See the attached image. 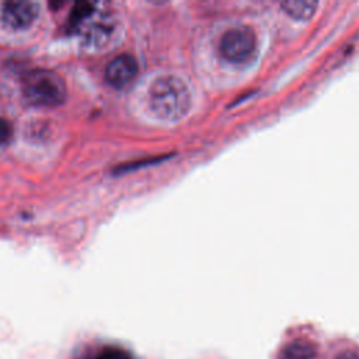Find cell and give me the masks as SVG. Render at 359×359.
I'll use <instances>...</instances> for the list:
<instances>
[{"label":"cell","mask_w":359,"mask_h":359,"mask_svg":"<svg viewBox=\"0 0 359 359\" xmlns=\"http://www.w3.org/2000/svg\"><path fill=\"white\" fill-rule=\"evenodd\" d=\"M316 355V347L306 340H296L288 344L278 359H312Z\"/></svg>","instance_id":"8"},{"label":"cell","mask_w":359,"mask_h":359,"mask_svg":"<svg viewBox=\"0 0 359 359\" xmlns=\"http://www.w3.org/2000/svg\"><path fill=\"white\" fill-rule=\"evenodd\" d=\"M26 98L40 107L61 105L67 98V85L58 73L48 69L30 72L23 82Z\"/></svg>","instance_id":"2"},{"label":"cell","mask_w":359,"mask_h":359,"mask_svg":"<svg viewBox=\"0 0 359 359\" xmlns=\"http://www.w3.org/2000/svg\"><path fill=\"white\" fill-rule=\"evenodd\" d=\"M257 37L250 27H234L223 34L219 42V52L226 61L240 65L254 58Z\"/></svg>","instance_id":"3"},{"label":"cell","mask_w":359,"mask_h":359,"mask_svg":"<svg viewBox=\"0 0 359 359\" xmlns=\"http://www.w3.org/2000/svg\"><path fill=\"white\" fill-rule=\"evenodd\" d=\"M283 12L296 20H309L315 16L317 2L312 0H288L281 3Z\"/></svg>","instance_id":"7"},{"label":"cell","mask_w":359,"mask_h":359,"mask_svg":"<svg viewBox=\"0 0 359 359\" xmlns=\"http://www.w3.org/2000/svg\"><path fill=\"white\" fill-rule=\"evenodd\" d=\"M13 137V128L8 119L0 116V146H5Z\"/></svg>","instance_id":"9"},{"label":"cell","mask_w":359,"mask_h":359,"mask_svg":"<svg viewBox=\"0 0 359 359\" xmlns=\"http://www.w3.org/2000/svg\"><path fill=\"white\" fill-rule=\"evenodd\" d=\"M75 27L79 30V33L85 35V38L90 44L103 46L105 42L110 41L115 31V20L112 13L94 9V12L89 17H86Z\"/></svg>","instance_id":"5"},{"label":"cell","mask_w":359,"mask_h":359,"mask_svg":"<svg viewBox=\"0 0 359 359\" xmlns=\"http://www.w3.org/2000/svg\"><path fill=\"white\" fill-rule=\"evenodd\" d=\"M337 359H359V355H356L355 352H344Z\"/></svg>","instance_id":"11"},{"label":"cell","mask_w":359,"mask_h":359,"mask_svg":"<svg viewBox=\"0 0 359 359\" xmlns=\"http://www.w3.org/2000/svg\"><path fill=\"white\" fill-rule=\"evenodd\" d=\"M94 359H127L125 353L123 351H118L114 348H108L105 351H103L97 358Z\"/></svg>","instance_id":"10"},{"label":"cell","mask_w":359,"mask_h":359,"mask_svg":"<svg viewBox=\"0 0 359 359\" xmlns=\"http://www.w3.org/2000/svg\"><path fill=\"white\" fill-rule=\"evenodd\" d=\"M40 16V3L33 0H9L2 6L3 23L16 31L30 28Z\"/></svg>","instance_id":"4"},{"label":"cell","mask_w":359,"mask_h":359,"mask_svg":"<svg viewBox=\"0 0 359 359\" xmlns=\"http://www.w3.org/2000/svg\"><path fill=\"white\" fill-rule=\"evenodd\" d=\"M138 75V62L132 55L123 53L114 58L105 68V79L115 89H124Z\"/></svg>","instance_id":"6"},{"label":"cell","mask_w":359,"mask_h":359,"mask_svg":"<svg viewBox=\"0 0 359 359\" xmlns=\"http://www.w3.org/2000/svg\"><path fill=\"white\" fill-rule=\"evenodd\" d=\"M148 98L152 112L164 121L184 118L193 104L189 85L174 75L157 78L149 89Z\"/></svg>","instance_id":"1"}]
</instances>
